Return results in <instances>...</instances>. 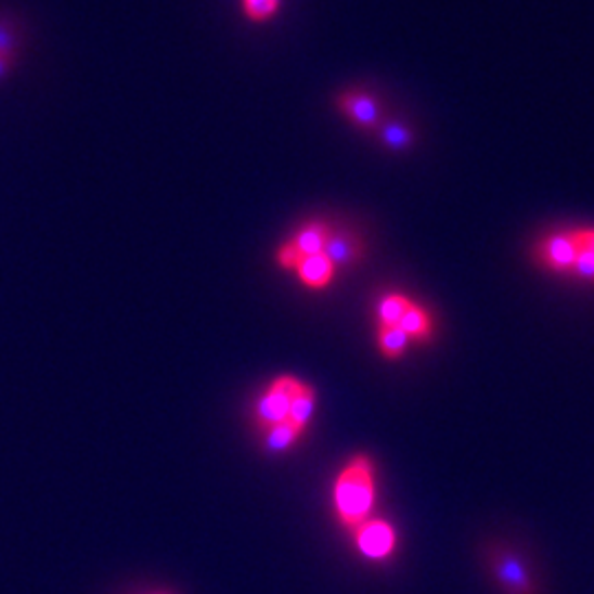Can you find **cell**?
Wrapping results in <instances>:
<instances>
[{"label":"cell","instance_id":"cell-8","mask_svg":"<svg viewBox=\"0 0 594 594\" xmlns=\"http://www.w3.org/2000/svg\"><path fill=\"white\" fill-rule=\"evenodd\" d=\"M375 134L390 153H410L416 145V130L403 119H384Z\"/></svg>","mask_w":594,"mask_h":594},{"label":"cell","instance_id":"cell-21","mask_svg":"<svg viewBox=\"0 0 594 594\" xmlns=\"http://www.w3.org/2000/svg\"><path fill=\"white\" fill-rule=\"evenodd\" d=\"M16 64L18 62H14V60H10L5 55H0V80H5Z\"/></svg>","mask_w":594,"mask_h":594},{"label":"cell","instance_id":"cell-6","mask_svg":"<svg viewBox=\"0 0 594 594\" xmlns=\"http://www.w3.org/2000/svg\"><path fill=\"white\" fill-rule=\"evenodd\" d=\"M579 249H581V245H579L577 232H559V234H551L538 243L535 260L548 271L566 273V271H572Z\"/></svg>","mask_w":594,"mask_h":594},{"label":"cell","instance_id":"cell-11","mask_svg":"<svg viewBox=\"0 0 594 594\" xmlns=\"http://www.w3.org/2000/svg\"><path fill=\"white\" fill-rule=\"evenodd\" d=\"M307 429L302 427H297L288 421L280 423V425H273L271 429L264 431V438H262V450L267 454H284L288 452L293 444L300 442V438L305 436Z\"/></svg>","mask_w":594,"mask_h":594},{"label":"cell","instance_id":"cell-9","mask_svg":"<svg viewBox=\"0 0 594 594\" xmlns=\"http://www.w3.org/2000/svg\"><path fill=\"white\" fill-rule=\"evenodd\" d=\"M297 277H300V282L313 290H322L326 288L333 277H335V267L333 262L326 258V254H313V256H305L302 262L297 264L295 269Z\"/></svg>","mask_w":594,"mask_h":594},{"label":"cell","instance_id":"cell-18","mask_svg":"<svg viewBox=\"0 0 594 594\" xmlns=\"http://www.w3.org/2000/svg\"><path fill=\"white\" fill-rule=\"evenodd\" d=\"M572 271H574V275L594 282V251L587 247H581L577 254V260L572 264Z\"/></svg>","mask_w":594,"mask_h":594},{"label":"cell","instance_id":"cell-14","mask_svg":"<svg viewBox=\"0 0 594 594\" xmlns=\"http://www.w3.org/2000/svg\"><path fill=\"white\" fill-rule=\"evenodd\" d=\"M328 236H331V228L326 225V222L313 220V222H309V225H305L300 232H297L290 243L297 247V251H300L302 256H313V254L324 251Z\"/></svg>","mask_w":594,"mask_h":594},{"label":"cell","instance_id":"cell-20","mask_svg":"<svg viewBox=\"0 0 594 594\" xmlns=\"http://www.w3.org/2000/svg\"><path fill=\"white\" fill-rule=\"evenodd\" d=\"M577 236H579V245L581 247H587V249H592L594 251V230H579L577 232Z\"/></svg>","mask_w":594,"mask_h":594},{"label":"cell","instance_id":"cell-10","mask_svg":"<svg viewBox=\"0 0 594 594\" xmlns=\"http://www.w3.org/2000/svg\"><path fill=\"white\" fill-rule=\"evenodd\" d=\"M241 18L258 29H264L275 23L284 10V0H236Z\"/></svg>","mask_w":594,"mask_h":594},{"label":"cell","instance_id":"cell-3","mask_svg":"<svg viewBox=\"0 0 594 594\" xmlns=\"http://www.w3.org/2000/svg\"><path fill=\"white\" fill-rule=\"evenodd\" d=\"M335 111L361 132H377L384 117V104L375 91L365 87H346L333 98Z\"/></svg>","mask_w":594,"mask_h":594},{"label":"cell","instance_id":"cell-17","mask_svg":"<svg viewBox=\"0 0 594 594\" xmlns=\"http://www.w3.org/2000/svg\"><path fill=\"white\" fill-rule=\"evenodd\" d=\"M412 307V300L403 293H388L384 295L377 305V320L379 324H399L408 309Z\"/></svg>","mask_w":594,"mask_h":594},{"label":"cell","instance_id":"cell-4","mask_svg":"<svg viewBox=\"0 0 594 594\" xmlns=\"http://www.w3.org/2000/svg\"><path fill=\"white\" fill-rule=\"evenodd\" d=\"M297 386H300V379H295L290 375H282V377L273 379V384L262 392V397L256 403V414H254L256 425L262 431L286 421L290 399H293Z\"/></svg>","mask_w":594,"mask_h":594},{"label":"cell","instance_id":"cell-15","mask_svg":"<svg viewBox=\"0 0 594 594\" xmlns=\"http://www.w3.org/2000/svg\"><path fill=\"white\" fill-rule=\"evenodd\" d=\"M23 27L8 14H0V55L21 62L23 53Z\"/></svg>","mask_w":594,"mask_h":594},{"label":"cell","instance_id":"cell-19","mask_svg":"<svg viewBox=\"0 0 594 594\" xmlns=\"http://www.w3.org/2000/svg\"><path fill=\"white\" fill-rule=\"evenodd\" d=\"M302 254L300 251H297V247L288 241V243H284V245H280L277 247V251H275V262L282 267V269H297V264H300L302 262Z\"/></svg>","mask_w":594,"mask_h":594},{"label":"cell","instance_id":"cell-13","mask_svg":"<svg viewBox=\"0 0 594 594\" xmlns=\"http://www.w3.org/2000/svg\"><path fill=\"white\" fill-rule=\"evenodd\" d=\"M399 326L410 337V341L414 339V341L425 344L434 335V318H431V313L425 307L416 305V302H412V307L408 309V313L403 315V320L399 322Z\"/></svg>","mask_w":594,"mask_h":594},{"label":"cell","instance_id":"cell-7","mask_svg":"<svg viewBox=\"0 0 594 594\" xmlns=\"http://www.w3.org/2000/svg\"><path fill=\"white\" fill-rule=\"evenodd\" d=\"M326 258L333 262L335 271L337 269H352L365 258V245L359 234L350 230H331V236L324 247Z\"/></svg>","mask_w":594,"mask_h":594},{"label":"cell","instance_id":"cell-2","mask_svg":"<svg viewBox=\"0 0 594 594\" xmlns=\"http://www.w3.org/2000/svg\"><path fill=\"white\" fill-rule=\"evenodd\" d=\"M487 570L502 594H538L540 585L535 581L533 568L522 557V553L506 544H491L485 551Z\"/></svg>","mask_w":594,"mask_h":594},{"label":"cell","instance_id":"cell-16","mask_svg":"<svg viewBox=\"0 0 594 594\" xmlns=\"http://www.w3.org/2000/svg\"><path fill=\"white\" fill-rule=\"evenodd\" d=\"M377 341H379V350L386 359L397 361L405 354L408 346H410V337L403 333V328L399 324H379L377 328Z\"/></svg>","mask_w":594,"mask_h":594},{"label":"cell","instance_id":"cell-5","mask_svg":"<svg viewBox=\"0 0 594 594\" xmlns=\"http://www.w3.org/2000/svg\"><path fill=\"white\" fill-rule=\"evenodd\" d=\"M354 546L365 559H386L397 551V531L382 517H367L357 529H352Z\"/></svg>","mask_w":594,"mask_h":594},{"label":"cell","instance_id":"cell-1","mask_svg":"<svg viewBox=\"0 0 594 594\" xmlns=\"http://www.w3.org/2000/svg\"><path fill=\"white\" fill-rule=\"evenodd\" d=\"M377 502L375 465L365 454L352 456L333 487V504L339 522L350 531L370 517Z\"/></svg>","mask_w":594,"mask_h":594},{"label":"cell","instance_id":"cell-12","mask_svg":"<svg viewBox=\"0 0 594 594\" xmlns=\"http://www.w3.org/2000/svg\"><path fill=\"white\" fill-rule=\"evenodd\" d=\"M315 401H318V392L313 386L300 382V386H297L293 399H290V408H288V416L286 421L307 429L311 418H313V412H315Z\"/></svg>","mask_w":594,"mask_h":594}]
</instances>
